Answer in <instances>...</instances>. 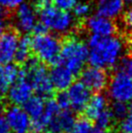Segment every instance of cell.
Returning <instances> with one entry per match:
<instances>
[{
    "label": "cell",
    "instance_id": "obj_1",
    "mask_svg": "<svg viewBox=\"0 0 132 133\" xmlns=\"http://www.w3.org/2000/svg\"><path fill=\"white\" fill-rule=\"evenodd\" d=\"M88 60L91 66L112 68L121 59L124 46L121 39L115 36L91 35L88 39Z\"/></svg>",
    "mask_w": 132,
    "mask_h": 133
},
{
    "label": "cell",
    "instance_id": "obj_2",
    "mask_svg": "<svg viewBox=\"0 0 132 133\" xmlns=\"http://www.w3.org/2000/svg\"><path fill=\"white\" fill-rule=\"evenodd\" d=\"M88 56V48L84 41L70 36L61 43L59 63L65 66L74 75H78L84 69Z\"/></svg>",
    "mask_w": 132,
    "mask_h": 133
},
{
    "label": "cell",
    "instance_id": "obj_3",
    "mask_svg": "<svg viewBox=\"0 0 132 133\" xmlns=\"http://www.w3.org/2000/svg\"><path fill=\"white\" fill-rule=\"evenodd\" d=\"M30 42L31 52L38 60L44 64H58L61 41L57 36L49 32L34 34V36L30 38Z\"/></svg>",
    "mask_w": 132,
    "mask_h": 133
},
{
    "label": "cell",
    "instance_id": "obj_4",
    "mask_svg": "<svg viewBox=\"0 0 132 133\" xmlns=\"http://www.w3.org/2000/svg\"><path fill=\"white\" fill-rule=\"evenodd\" d=\"M24 77L28 80L33 90L42 97L50 96L54 91L50 74L45 64L37 58H29L24 63V68L21 70Z\"/></svg>",
    "mask_w": 132,
    "mask_h": 133
},
{
    "label": "cell",
    "instance_id": "obj_5",
    "mask_svg": "<svg viewBox=\"0 0 132 133\" xmlns=\"http://www.w3.org/2000/svg\"><path fill=\"white\" fill-rule=\"evenodd\" d=\"M40 22L56 34L69 33L75 25V19L68 11H63L51 5L40 10Z\"/></svg>",
    "mask_w": 132,
    "mask_h": 133
},
{
    "label": "cell",
    "instance_id": "obj_6",
    "mask_svg": "<svg viewBox=\"0 0 132 133\" xmlns=\"http://www.w3.org/2000/svg\"><path fill=\"white\" fill-rule=\"evenodd\" d=\"M107 85L108 94L113 101L128 103L132 100V80L123 71H117Z\"/></svg>",
    "mask_w": 132,
    "mask_h": 133
},
{
    "label": "cell",
    "instance_id": "obj_7",
    "mask_svg": "<svg viewBox=\"0 0 132 133\" xmlns=\"http://www.w3.org/2000/svg\"><path fill=\"white\" fill-rule=\"evenodd\" d=\"M16 28L18 32L28 33L31 32L36 25L37 13L36 8L32 3L22 2L16 8L15 18H14Z\"/></svg>",
    "mask_w": 132,
    "mask_h": 133
},
{
    "label": "cell",
    "instance_id": "obj_8",
    "mask_svg": "<svg viewBox=\"0 0 132 133\" xmlns=\"http://www.w3.org/2000/svg\"><path fill=\"white\" fill-rule=\"evenodd\" d=\"M81 82L89 90L100 92L108 85V75L105 69L95 66L84 68L81 71Z\"/></svg>",
    "mask_w": 132,
    "mask_h": 133
},
{
    "label": "cell",
    "instance_id": "obj_9",
    "mask_svg": "<svg viewBox=\"0 0 132 133\" xmlns=\"http://www.w3.org/2000/svg\"><path fill=\"white\" fill-rule=\"evenodd\" d=\"M4 117L10 129L14 132H26L30 129L31 118L25 110L19 105H13L6 108Z\"/></svg>",
    "mask_w": 132,
    "mask_h": 133
},
{
    "label": "cell",
    "instance_id": "obj_10",
    "mask_svg": "<svg viewBox=\"0 0 132 133\" xmlns=\"http://www.w3.org/2000/svg\"><path fill=\"white\" fill-rule=\"evenodd\" d=\"M9 102L13 105H23L32 95L33 89L28 80L19 71V75L6 91Z\"/></svg>",
    "mask_w": 132,
    "mask_h": 133
},
{
    "label": "cell",
    "instance_id": "obj_11",
    "mask_svg": "<svg viewBox=\"0 0 132 133\" xmlns=\"http://www.w3.org/2000/svg\"><path fill=\"white\" fill-rule=\"evenodd\" d=\"M84 26L91 35L97 36H112L117 31V26L112 19L98 14L88 17L84 21Z\"/></svg>",
    "mask_w": 132,
    "mask_h": 133
},
{
    "label": "cell",
    "instance_id": "obj_12",
    "mask_svg": "<svg viewBox=\"0 0 132 133\" xmlns=\"http://www.w3.org/2000/svg\"><path fill=\"white\" fill-rule=\"evenodd\" d=\"M67 95L69 98L70 107L73 109L74 112L82 113L90 98V90L85 85L80 82L72 83L68 88Z\"/></svg>",
    "mask_w": 132,
    "mask_h": 133
},
{
    "label": "cell",
    "instance_id": "obj_13",
    "mask_svg": "<svg viewBox=\"0 0 132 133\" xmlns=\"http://www.w3.org/2000/svg\"><path fill=\"white\" fill-rule=\"evenodd\" d=\"M18 40V32L13 29H7L0 35V64L11 63L14 60Z\"/></svg>",
    "mask_w": 132,
    "mask_h": 133
},
{
    "label": "cell",
    "instance_id": "obj_14",
    "mask_svg": "<svg viewBox=\"0 0 132 133\" xmlns=\"http://www.w3.org/2000/svg\"><path fill=\"white\" fill-rule=\"evenodd\" d=\"M49 74H50L52 88L58 91H62L68 89L73 83L74 76H75L71 71L68 70L65 66H63L60 63L54 65L52 69Z\"/></svg>",
    "mask_w": 132,
    "mask_h": 133
},
{
    "label": "cell",
    "instance_id": "obj_15",
    "mask_svg": "<svg viewBox=\"0 0 132 133\" xmlns=\"http://www.w3.org/2000/svg\"><path fill=\"white\" fill-rule=\"evenodd\" d=\"M75 116L68 110H60L49 122V129L51 133H69L75 122Z\"/></svg>",
    "mask_w": 132,
    "mask_h": 133
},
{
    "label": "cell",
    "instance_id": "obj_16",
    "mask_svg": "<svg viewBox=\"0 0 132 133\" xmlns=\"http://www.w3.org/2000/svg\"><path fill=\"white\" fill-rule=\"evenodd\" d=\"M123 0H95V7L98 15L109 19H115L123 10Z\"/></svg>",
    "mask_w": 132,
    "mask_h": 133
},
{
    "label": "cell",
    "instance_id": "obj_17",
    "mask_svg": "<svg viewBox=\"0 0 132 133\" xmlns=\"http://www.w3.org/2000/svg\"><path fill=\"white\" fill-rule=\"evenodd\" d=\"M108 106V100L107 97L102 93L96 92V94L90 96L87 106L84 108V115L87 118L94 121L95 118L101 112L107 109Z\"/></svg>",
    "mask_w": 132,
    "mask_h": 133
},
{
    "label": "cell",
    "instance_id": "obj_18",
    "mask_svg": "<svg viewBox=\"0 0 132 133\" xmlns=\"http://www.w3.org/2000/svg\"><path fill=\"white\" fill-rule=\"evenodd\" d=\"M19 70L15 64H0V93L6 92L9 87L17 80Z\"/></svg>",
    "mask_w": 132,
    "mask_h": 133
},
{
    "label": "cell",
    "instance_id": "obj_19",
    "mask_svg": "<svg viewBox=\"0 0 132 133\" xmlns=\"http://www.w3.org/2000/svg\"><path fill=\"white\" fill-rule=\"evenodd\" d=\"M23 109L31 119L41 117L44 113L45 101L40 95H31L23 104Z\"/></svg>",
    "mask_w": 132,
    "mask_h": 133
},
{
    "label": "cell",
    "instance_id": "obj_20",
    "mask_svg": "<svg viewBox=\"0 0 132 133\" xmlns=\"http://www.w3.org/2000/svg\"><path fill=\"white\" fill-rule=\"evenodd\" d=\"M31 42L28 36H23L18 40L17 51L15 54L16 62L18 64H24L31 56Z\"/></svg>",
    "mask_w": 132,
    "mask_h": 133
},
{
    "label": "cell",
    "instance_id": "obj_21",
    "mask_svg": "<svg viewBox=\"0 0 132 133\" xmlns=\"http://www.w3.org/2000/svg\"><path fill=\"white\" fill-rule=\"evenodd\" d=\"M94 122H95L96 127L103 128V129H110L111 127L114 125L116 119H115L112 112L108 109H105L96 117Z\"/></svg>",
    "mask_w": 132,
    "mask_h": 133
},
{
    "label": "cell",
    "instance_id": "obj_22",
    "mask_svg": "<svg viewBox=\"0 0 132 133\" xmlns=\"http://www.w3.org/2000/svg\"><path fill=\"white\" fill-rule=\"evenodd\" d=\"M93 130L94 127L90 121L87 118H81L75 121L69 133H93Z\"/></svg>",
    "mask_w": 132,
    "mask_h": 133
},
{
    "label": "cell",
    "instance_id": "obj_23",
    "mask_svg": "<svg viewBox=\"0 0 132 133\" xmlns=\"http://www.w3.org/2000/svg\"><path fill=\"white\" fill-rule=\"evenodd\" d=\"M110 111L112 112L116 121H121L128 114V105L124 102L114 101V103L111 106Z\"/></svg>",
    "mask_w": 132,
    "mask_h": 133
},
{
    "label": "cell",
    "instance_id": "obj_24",
    "mask_svg": "<svg viewBox=\"0 0 132 133\" xmlns=\"http://www.w3.org/2000/svg\"><path fill=\"white\" fill-rule=\"evenodd\" d=\"M59 111H60V108L58 107L55 99H50L47 102H45V109L44 113H43V117L50 122L51 118L58 114Z\"/></svg>",
    "mask_w": 132,
    "mask_h": 133
},
{
    "label": "cell",
    "instance_id": "obj_25",
    "mask_svg": "<svg viewBox=\"0 0 132 133\" xmlns=\"http://www.w3.org/2000/svg\"><path fill=\"white\" fill-rule=\"evenodd\" d=\"M76 19H84L90 13V5L87 2H78L72 9Z\"/></svg>",
    "mask_w": 132,
    "mask_h": 133
},
{
    "label": "cell",
    "instance_id": "obj_26",
    "mask_svg": "<svg viewBox=\"0 0 132 133\" xmlns=\"http://www.w3.org/2000/svg\"><path fill=\"white\" fill-rule=\"evenodd\" d=\"M80 0H52L55 7L63 10V11H70L74 8V6Z\"/></svg>",
    "mask_w": 132,
    "mask_h": 133
},
{
    "label": "cell",
    "instance_id": "obj_27",
    "mask_svg": "<svg viewBox=\"0 0 132 133\" xmlns=\"http://www.w3.org/2000/svg\"><path fill=\"white\" fill-rule=\"evenodd\" d=\"M120 68L132 80V55L125 56L121 59Z\"/></svg>",
    "mask_w": 132,
    "mask_h": 133
},
{
    "label": "cell",
    "instance_id": "obj_28",
    "mask_svg": "<svg viewBox=\"0 0 132 133\" xmlns=\"http://www.w3.org/2000/svg\"><path fill=\"white\" fill-rule=\"evenodd\" d=\"M55 101L58 105V107L60 108V110H68L69 109V98H68L67 92H64V90L60 91L57 94L56 98H55Z\"/></svg>",
    "mask_w": 132,
    "mask_h": 133
},
{
    "label": "cell",
    "instance_id": "obj_29",
    "mask_svg": "<svg viewBox=\"0 0 132 133\" xmlns=\"http://www.w3.org/2000/svg\"><path fill=\"white\" fill-rule=\"evenodd\" d=\"M120 129L121 132H130L132 131V114H127L123 119L121 121Z\"/></svg>",
    "mask_w": 132,
    "mask_h": 133
},
{
    "label": "cell",
    "instance_id": "obj_30",
    "mask_svg": "<svg viewBox=\"0 0 132 133\" xmlns=\"http://www.w3.org/2000/svg\"><path fill=\"white\" fill-rule=\"evenodd\" d=\"M24 0H0V7L4 8L5 10H14L22 4Z\"/></svg>",
    "mask_w": 132,
    "mask_h": 133
},
{
    "label": "cell",
    "instance_id": "obj_31",
    "mask_svg": "<svg viewBox=\"0 0 132 133\" xmlns=\"http://www.w3.org/2000/svg\"><path fill=\"white\" fill-rule=\"evenodd\" d=\"M11 129L8 125V122L4 115L0 114V133H10Z\"/></svg>",
    "mask_w": 132,
    "mask_h": 133
},
{
    "label": "cell",
    "instance_id": "obj_32",
    "mask_svg": "<svg viewBox=\"0 0 132 133\" xmlns=\"http://www.w3.org/2000/svg\"><path fill=\"white\" fill-rule=\"evenodd\" d=\"M123 22L125 25L132 30V7L123 14Z\"/></svg>",
    "mask_w": 132,
    "mask_h": 133
},
{
    "label": "cell",
    "instance_id": "obj_33",
    "mask_svg": "<svg viewBox=\"0 0 132 133\" xmlns=\"http://www.w3.org/2000/svg\"><path fill=\"white\" fill-rule=\"evenodd\" d=\"M52 2V0H33L32 4L36 9H43L45 7L50 6Z\"/></svg>",
    "mask_w": 132,
    "mask_h": 133
},
{
    "label": "cell",
    "instance_id": "obj_34",
    "mask_svg": "<svg viewBox=\"0 0 132 133\" xmlns=\"http://www.w3.org/2000/svg\"><path fill=\"white\" fill-rule=\"evenodd\" d=\"M8 22L6 19H0V35L8 29Z\"/></svg>",
    "mask_w": 132,
    "mask_h": 133
},
{
    "label": "cell",
    "instance_id": "obj_35",
    "mask_svg": "<svg viewBox=\"0 0 132 133\" xmlns=\"http://www.w3.org/2000/svg\"><path fill=\"white\" fill-rule=\"evenodd\" d=\"M93 133H113L110 129H103V128H98L96 127L93 130Z\"/></svg>",
    "mask_w": 132,
    "mask_h": 133
},
{
    "label": "cell",
    "instance_id": "obj_36",
    "mask_svg": "<svg viewBox=\"0 0 132 133\" xmlns=\"http://www.w3.org/2000/svg\"><path fill=\"white\" fill-rule=\"evenodd\" d=\"M7 10H5L4 8L0 7V19H7Z\"/></svg>",
    "mask_w": 132,
    "mask_h": 133
},
{
    "label": "cell",
    "instance_id": "obj_37",
    "mask_svg": "<svg viewBox=\"0 0 132 133\" xmlns=\"http://www.w3.org/2000/svg\"><path fill=\"white\" fill-rule=\"evenodd\" d=\"M128 113L129 114H132V100L130 101V105L128 106Z\"/></svg>",
    "mask_w": 132,
    "mask_h": 133
},
{
    "label": "cell",
    "instance_id": "obj_38",
    "mask_svg": "<svg viewBox=\"0 0 132 133\" xmlns=\"http://www.w3.org/2000/svg\"><path fill=\"white\" fill-rule=\"evenodd\" d=\"M123 2H125V3H128V4H131V5H132V0H123Z\"/></svg>",
    "mask_w": 132,
    "mask_h": 133
},
{
    "label": "cell",
    "instance_id": "obj_39",
    "mask_svg": "<svg viewBox=\"0 0 132 133\" xmlns=\"http://www.w3.org/2000/svg\"><path fill=\"white\" fill-rule=\"evenodd\" d=\"M2 103L3 102H2V98H1V95H0V108L2 107Z\"/></svg>",
    "mask_w": 132,
    "mask_h": 133
},
{
    "label": "cell",
    "instance_id": "obj_40",
    "mask_svg": "<svg viewBox=\"0 0 132 133\" xmlns=\"http://www.w3.org/2000/svg\"><path fill=\"white\" fill-rule=\"evenodd\" d=\"M122 133H132V131H130V132H122Z\"/></svg>",
    "mask_w": 132,
    "mask_h": 133
},
{
    "label": "cell",
    "instance_id": "obj_41",
    "mask_svg": "<svg viewBox=\"0 0 132 133\" xmlns=\"http://www.w3.org/2000/svg\"><path fill=\"white\" fill-rule=\"evenodd\" d=\"M15 133H26V132H15Z\"/></svg>",
    "mask_w": 132,
    "mask_h": 133
},
{
    "label": "cell",
    "instance_id": "obj_42",
    "mask_svg": "<svg viewBox=\"0 0 132 133\" xmlns=\"http://www.w3.org/2000/svg\"><path fill=\"white\" fill-rule=\"evenodd\" d=\"M42 133H43V132H42ZM48 133H51V132H48Z\"/></svg>",
    "mask_w": 132,
    "mask_h": 133
}]
</instances>
